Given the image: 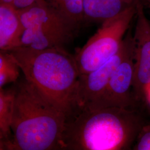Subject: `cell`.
I'll use <instances>...</instances> for the list:
<instances>
[{"label":"cell","instance_id":"1","mask_svg":"<svg viewBox=\"0 0 150 150\" xmlns=\"http://www.w3.org/2000/svg\"><path fill=\"white\" fill-rule=\"evenodd\" d=\"M144 125L133 108L78 109L66 118L61 150H130Z\"/></svg>","mask_w":150,"mask_h":150},{"label":"cell","instance_id":"4","mask_svg":"<svg viewBox=\"0 0 150 150\" xmlns=\"http://www.w3.org/2000/svg\"><path fill=\"white\" fill-rule=\"evenodd\" d=\"M23 26L21 47L36 50L64 48L80 25L71 21L45 0L18 10Z\"/></svg>","mask_w":150,"mask_h":150},{"label":"cell","instance_id":"6","mask_svg":"<svg viewBox=\"0 0 150 150\" xmlns=\"http://www.w3.org/2000/svg\"><path fill=\"white\" fill-rule=\"evenodd\" d=\"M134 35L126 34L118 52L100 67L85 75H80L77 91L78 109L88 106L98 98L106 88L118 66L134 54Z\"/></svg>","mask_w":150,"mask_h":150},{"label":"cell","instance_id":"10","mask_svg":"<svg viewBox=\"0 0 150 150\" xmlns=\"http://www.w3.org/2000/svg\"><path fill=\"white\" fill-rule=\"evenodd\" d=\"M134 5L125 0H83L84 20L102 23Z\"/></svg>","mask_w":150,"mask_h":150},{"label":"cell","instance_id":"14","mask_svg":"<svg viewBox=\"0 0 150 150\" xmlns=\"http://www.w3.org/2000/svg\"><path fill=\"white\" fill-rule=\"evenodd\" d=\"M133 150H150V125H144L135 141Z\"/></svg>","mask_w":150,"mask_h":150},{"label":"cell","instance_id":"12","mask_svg":"<svg viewBox=\"0 0 150 150\" xmlns=\"http://www.w3.org/2000/svg\"><path fill=\"white\" fill-rule=\"evenodd\" d=\"M62 15L80 25L85 22L83 0H45Z\"/></svg>","mask_w":150,"mask_h":150},{"label":"cell","instance_id":"15","mask_svg":"<svg viewBox=\"0 0 150 150\" xmlns=\"http://www.w3.org/2000/svg\"><path fill=\"white\" fill-rule=\"evenodd\" d=\"M37 0H13L12 5L17 10H21L32 5Z\"/></svg>","mask_w":150,"mask_h":150},{"label":"cell","instance_id":"9","mask_svg":"<svg viewBox=\"0 0 150 150\" xmlns=\"http://www.w3.org/2000/svg\"><path fill=\"white\" fill-rule=\"evenodd\" d=\"M23 30L19 11L11 4L0 3V51L21 47Z\"/></svg>","mask_w":150,"mask_h":150},{"label":"cell","instance_id":"8","mask_svg":"<svg viewBox=\"0 0 150 150\" xmlns=\"http://www.w3.org/2000/svg\"><path fill=\"white\" fill-rule=\"evenodd\" d=\"M145 5L137 4L134 41V79L133 89L136 97H145L150 84V21L146 17Z\"/></svg>","mask_w":150,"mask_h":150},{"label":"cell","instance_id":"2","mask_svg":"<svg viewBox=\"0 0 150 150\" xmlns=\"http://www.w3.org/2000/svg\"><path fill=\"white\" fill-rule=\"evenodd\" d=\"M24 78L66 116L78 109L80 77L75 56L64 48L36 50L20 47L10 51Z\"/></svg>","mask_w":150,"mask_h":150},{"label":"cell","instance_id":"18","mask_svg":"<svg viewBox=\"0 0 150 150\" xmlns=\"http://www.w3.org/2000/svg\"><path fill=\"white\" fill-rule=\"evenodd\" d=\"M13 0H0L1 4H12Z\"/></svg>","mask_w":150,"mask_h":150},{"label":"cell","instance_id":"11","mask_svg":"<svg viewBox=\"0 0 150 150\" xmlns=\"http://www.w3.org/2000/svg\"><path fill=\"white\" fill-rule=\"evenodd\" d=\"M15 86L0 88V150H8L12 138V123L15 101Z\"/></svg>","mask_w":150,"mask_h":150},{"label":"cell","instance_id":"16","mask_svg":"<svg viewBox=\"0 0 150 150\" xmlns=\"http://www.w3.org/2000/svg\"><path fill=\"white\" fill-rule=\"evenodd\" d=\"M131 4L137 5L139 3H141L144 5L150 6V0H125Z\"/></svg>","mask_w":150,"mask_h":150},{"label":"cell","instance_id":"3","mask_svg":"<svg viewBox=\"0 0 150 150\" xmlns=\"http://www.w3.org/2000/svg\"><path fill=\"white\" fill-rule=\"evenodd\" d=\"M16 95L8 150H61L66 116L25 78Z\"/></svg>","mask_w":150,"mask_h":150},{"label":"cell","instance_id":"17","mask_svg":"<svg viewBox=\"0 0 150 150\" xmlns=\"http://www.w3.org/2000/svg\"><path fill=\"white\" fill-rule=\"evenodd\" d=\"M145 97L150 105V84L147 86L145 92Z\"/></svg>","mask_w":150,"mask_h":150},{"label":"cell","instance_id":"13","mask_svg":"<svg viewBox=\"0 0 150 150\" xmlns=\"http://www.w3.org/2000/svg\"><path fill=\"white\" fill-rule=\"evenodd\" d=\"M20 70L17 61L10 51H0V88L16 82Z\"/></svg>","mask_w":150,"mask_h":150},{"label":"cell","instance_id":"5","mask_svg":"<svg viewBox=\"0 0 150 150\" xmlns=\"http://www.w3.org/2000/svg\"><path fill=\"white\" fill-rule=\"evenodd\" d=\"M136 5L103 22L97 32L77 51L75 58L80 75L96 70L118 52L136 16Z\"/></svg>","mask_w":150,"mask_h":150},{"label":"cell","instance_id":"7","mask_svg":"<svg viewBox=\"0 0 150 150\" xmlns=\"http://www.w3.org/2000/svg\"><path fill=\"white\" fill-rule=\"evenodd\" d=\"M134 54V52L118 66L106 88L96 100L83 108L93 109L105 107L132 108L136 101L133 89Z\"/></svg>","mask_w":150,"mask_h":150}]
</instances>
